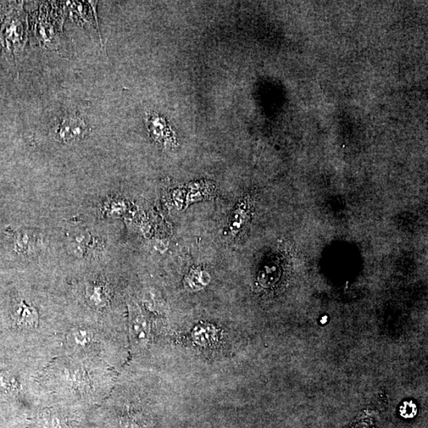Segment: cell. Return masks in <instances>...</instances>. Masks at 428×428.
<instances>
[{
    "instance_id": "obj_1",
    "label": "cell",
    "mask_w": 428,
    "mask_h": 428,
    "mask_svg": "<svg viewBox=\"0 0 428 428\" xmlns=\"http://www.w3.org/2000/svg\"><path fill=\"white\" fill-rule=\"evenodd\" d=\"M89 132L86 122L80 117L70 115L61 121L57 130L58 140L63 143H76L83 140Z\"/></svg>"
},
{
    "instance_id": "obj_2",
    "label": "cell",
    "mask_w": 428,
    "mask_h": 428,
    "mask_svg": "<svg viewBox=\"0 0 428 428\" xmlns=\"http://www.w3.org/2000/svg\"><path fill=\"white\" fill-rule=\"evenodd\" d=\"M92 233L87 230H74L67 239V249L72 257H85L92 248Z\"/></svg>"
},
{
    "instance_id": "obj_3",
    "label": "cell",
    "mask_w": 428,
    "mask_h": 428,
    "mask_svg": "<svg viewBox=\"0 0 428 428\" xmlns=\"http://www.w3.org/2000/svg\"><path fill=\"white\" fill-rule=\"evenodd\" d=\"M14 318L17 325L25 329H35L38 324L37 311L31 305L21 301L14 310Z\"/></svg>"
},
{
    "instance_id": "obj_4",
    "label": "cell",
    "mask_w": 428,
    "mask_h": 428,
    "mask_svg": "<svg viewBox=\"0 0 428 428\" xmlns=\"http://www.w3.org/2000/svg\"><path fill=\"white\" fill-rule=\"evenodd\" d=\"M37 244L35 233L29 230L19 232L14 239L15 250L22 255H30L35 252Z\"/></svg>"
},
{
    "instance_id": "obj_5",
    "label": "cell",
    "mask_w": 428,
    "mask_h": 428,
    "mask_svg": "<svg viewBox=\"0 0 428 428\" xmlns=\"http://www.w3.org/2000/svg\"><path fill=\"white\" fill-rule=\"evenodd\" d=\"M131 331L138 341H144L147 338V322L139 310L132 311Z\"/></svg>"
},
{
    "instance_id": "obj_6",
    "label": "cell",
    "mask_w": 428,
    "mask_h": 428,
    "mask_svg": "<svg viewBox=\"0 0 428 428\" xmlns=\"http://www.w3.org/2000/svg\"><path fill=\"white\" fill-rule=\"evenodd\" d=\"M92 341L93 333L87 327H75L69 334V341L77 348H85Z\"/></svg>"
},
{
    "instance_id": "obj_7",
    "label": "cell",
    "mask_w": 428,
    "mask_h": 428,
    "mask_svg": "<svg viewBox=\"0 0 428 428\" xmlns=\"http://www.w3.org/2000/svg\"><path fill=\"white\" fill-rule=\"evenodd\" d=\"M86 296L88 301L90 302L94 307H100L108 301V293L105 288L99 284V283H92L87 287Z\"/></svg>"
},
{
    "instance_id": "obj_8",
    "label": "cell",
    "mask_w": 428,
    "mask_h": 428,
    "mask_svg": "<svg viewBox=\"0 0 428 428\" xmlns=\"http://www.w3.org/2000/svg\"><path fill=\"white\" fill-rule=\"evenodd\" d=\"M3 385L5 386L6 388H9V390H16L17 388V382H15V379L13 377H3Z\"/></svg>"
}]
</instances>
